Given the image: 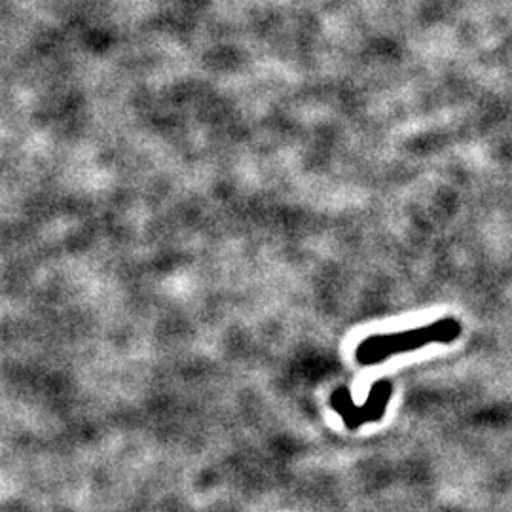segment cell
Segmentation results:
<instances>
[{
  "label": "cell",
  "mask_w": 512,
  "mask_h": 512,
  "mask_svg": "<svg viewBox=\"0 0 512 512\" xmlns=\"http://www.w3.org/2000/svg\"><path fill=\"white\" fill-rule=\"evenodd\" d=\"M459 334H461V325L452 317L427 327L391 332V334H376L359 344L355 359L359 365H376L393 355L416 351L427 344H450L458 340Z\"/></svg>",
  "instance_id": "6da1fadb"
},
{
  "label": "cell",
  "mask_w": 512,
  "mask_h": 512,
  "mask_svg": "<svg viewBox=\"0 0 512 512\" xmlns=\"http://www.w3.org/2000/svg\"><path fill=\"white\" fill-rule=\"evenodd\" d=\"M391 391H393L391 384L387 380H380L378 384H374V387H372L370 397L363 406H355L346 389L334 391L332 397H330V404L342 416L346 427L357 429L363 423L380 421L384 418L385 406L391 399Z\"/></svg>",
  "instance_id": "7a4b0ae2"
}]
</instances>
